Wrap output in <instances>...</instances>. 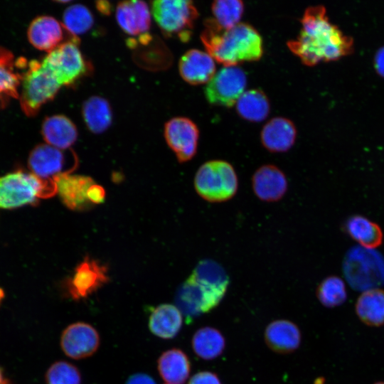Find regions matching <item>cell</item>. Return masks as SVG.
<instances>
[{"mask_svg": "<svg viewBox=\"0 0 384 384\" xmlns=\"http://www.w3.org/2000/svg\"><path fill=\"white\" fill-rule=\"evenodd\" d=\"M374 384H384V382H377V383H375Z\"/></svg>", "mask_w": 384, "mask_h": 384, "instance_id": "cell-42", "label": "cell"}, {"mask_svg": "<svg viewBox=\"0 0 384 384\" xmlns=\"http://www.w3.org/2000/svg\"><path fill=\"white\" fill-rule=\"evenodd\" d=\"M193 186L202 199L218 203L226 202L236 195L239 180L231 164L223 160H210L198 169Z\"/></svg>", "mask_w": 384, "mask_h": 384, "instance_id": "cell-4", "label": "cell"}, {"mask_svg": "<svg viewBox=\"0 0 384 384\" xmlns=\"http://www.w3.org/2000/svg\"><path fill=\"white\" fill-rule=\"evenodd\" d=\"M182 323L183 316L176 306L163 304L151 311L149 319V328L155 336L169 339L178 334Z\"/></svg>", "mask_w": 384, "mask_h": 384, "instance_id": "cell-24", "label": "cell"}, {"mask_svg": "<svg viewBox=\"0 0 384 384\" xmlns=\"http://www.w3.org/2000/svg\"><path fill=\"white\" fill-rule=\"evenodd\" d=\"M61 85L43 63L31 60L23 73L20 104L29 117L36 115L41 106L52 100Z\"/></svg>", "mask_w": 384, "mask_h": 384, "instance_id": "cell-7", "label": "cell"}, {"mask_svg": "<svg viewBox=\"0 0 384 384\" xmlns=\"http://www.w3.org/2000/svg\"><path fill=\"white\" fill-rule=\"evenodd\" d=\"M374 66L378 74L384 78V46L377 50L374 57Z\"/></svg>", "mask_w": 384, "mask_h": 384, "instance_id": "cell-38", "label": "cell"}, {"mask_svg": "<svg viewBox=\"0 0 384 384\" xmlns=\"http://www.w3.org/2000/svg\"><path fill=\"white\" fill-rule=\"evenodd\" d=\"M297 129L294 123L284 117H274L263 127L260 139L263 146L270 152L289 151L294 144Z\"/></svg>", "mask_w": 384, "mask_h": 384, "instance_id": "cell-20", "label": "cell"}, {"mask_svg": "<svg viewBox=\"0 0 384 384\" xmlns=\"http://www.w3.org/2000/svg\"><path fill=\"white\" fill-rule=\"evenodd\" d=\"M343 272L353 289H377L384 284V257L373 249L353 247L345 255Z\"/></svg>", "mask_w": 384, "mask_h": 384, "instance_id": "cell-6", "label": "cell"}, {"mask_svg": "<svg viewBox=\"0 0 384 384\" xmlns=\"http://www.w3.org/2000/svg\"><path fill=\"white\" fill-rule=\"evenodd\" d=\"M79 44V38L68 41L49 52L42 60L61 86L75 85L92 70Z\"/></svg>", "mask_w": 384, "mask_h": 384, "instance_id": "cell-9", "label": "cell"}, {"mask_svg": "<svg viewBox=\"0 0 384 384\" xmlns=\"http://www.w3.org/2000/svg\"><path fill=\"white\" fill-rule=\"evenodd\" d=\"M108 281L107 267L86 257L75 267L73 274L65 279L64 287L72 299L79 301L90 296Z\"/></svg>", "mask_w": 384, "mask_h": 384, "instance_id": "cell-11", "label": "cell"}, {"mask_svg": "<svg viewBox=\"0 0 384 384\" xmlns=\"http://www.w3.org/2000/svg\"><path fill=\"white\" fill-rule=\"evenodd\" d=\"M251 182L254 194L264 202L279 201L288 190L285 174L273 164L259 167L253 174Z\"/></svg>", "mask_w": 384, "mask_h": 384, "instance_id": "cell-17", "label": "cell"}, {"mask_svg": "<svg viewBox=\"0 0 384 384\" xmlns=\"http://www.w3.org/2000/svg\"><path fill=\"white\" fill-rule=\"evenodd\" d=\"M56 193L63 204L72 210H85L92 206L88 199V190L95 183L87 176L60 174L53 178Z\"/></svg>", "mask_w": 384, "mask_h": 384, "instance_id": "cell-15", "label": "cell"}, {"mask_svg": "<svg viewBox=\"0 0 384 384\" xmlns=\"http://www.w3.org/2000/svg\"><path fill=\"white\" fill-rule=\"evenodd\" d=\"M116 19L122 31L132 36L146 38L151 26V11L142 1H124L116 9Z\"/></svg>", "mask_w": 384, "mask_h": 384, "instance_id": "cell-18", "label": "cell"}, {"mask_svg": "<svg viewBox=\"0 0 384 384\" xmlns=\"http://www.w3.org/2000/svg\"><path fill=\"white\" fill-rule=\"evenodd\" d=\"M56 193L53 179L44 180L22 171L0 177V208L11 209L36 203Z\"/></svg>", "mask_w": 384, "mask_h": 384, "instance_id": "cell-5", "label": "cell"}, {"mask_svg": "<svg viewBox=\"0 0 384 384\" xmlns=\"http://www.w3.org/2000/svg\"><path fill=\"white\" fill-rule=\"evenodd\" d=\"M28 38L35 48L48 53L68 41L78 38L69 33L62 23L50 16L36 18L29 26Z\"/></svg>", "mask_w": 384, "mask_h": 384, "instance_id": "cell-16", "label": "cell"}, {"mask_svg": "<svg viewBox=\"0 0 384 384\" xmlns=\"http://www.w3.org/2000/svg\"><path fill=\"white\" fill-rule=\"evenodd\" d=\"M324 380L323 378H319L315 380L314 384H324Z\"/></svg>", "mask_w": 384, "mask_h": 384, "instance_id": "cell-41", "label": "cell"}, {"mask_svg": "<svg viewBox=\"0 0 384 384\" xmlns=\"http://www.w3.org/2000/svg\"><path fill=\"white\" fill-rule=\"evenodd\" d=\"M41 133L48 144L62 150L69 149L78 136L75 124L63 114L46 117L42 124Z\"/></svg>", "mask_w": 384, "mask_h": 384, "instance_id": "cell-22", "label": "cell"}, {"mask_svg": "<svg viewBox=\"0 0 384 384\" xmlns=\"http://www.w3.org/2000/svg\"><path fill=\"white\" fill-rule=\"evenodd\" d=\"M225 341L216 329L206 326L195 332L192 338V348L195 353L204 360L218 357L225 349Z\"/></svg>", "mask_w": 384, "mask_h": 384, "instance_id": "cell-30", "label": "cell"}, {"mask_svg": "<svg viewBox=\"0 0 384 384\" xmlns=\"http://www.w3.org/2000/svg\"><path fill=\"white\" fill-rule=\"evenodd\" d=\"M100 338L97 331L85 322L68 326L60 337V346L69 358L79 360L93 355L99 348Z\"/></svg>", "mask_w": 384, "mask_h": 384, "instance_id": "cell-14", "label": "cell"}, {"mask_svg": "<svg viewBox=\"0 0 384 384\" xmlns=\"http://www.w3.org/2000/svg\"><path fill=\"white\" fill-rule=\"evenodd\" d=\"M151 14L166 37L176 36L183 42L190 40L198 12L188 0H156L151 1Z\"/></svg>", "mask_w": 384, "mask_h": 384, "instance_id": "cell-8", "label": "cell"}, {"mask_svg": "<svg viewBox=\"0 0 384 384\" xmlns=\"http://www.w3.org/2000/svg\"><path fill=\"white\" fill-rule=\"evenodd\" d=\"M215 21L223 28H230L240 23L244 11L243 2L239 0H218L211 5Z\"/></svg>", "mask_w": 384, "mask_h": 384, "instance_id": "cell-33", "label": "cell"}, {"mask_svg": "<svg viewBox=\"0 0 384 384\" xmlns=\"http://www.w3.org/2000/svg\"><path fill=\"white\" fill-rule=\"evenodd\" d=\"M164 134L168 146L180 163L194 157L197 152L199 130L191 119L184 117L169 119L164 125Z\"/></svg>", "mask_w": 384, "mask_h": 384, "instance_id": "cell-13", "label": "cell"}, {"mask_svg": "<svg viewBox=\"0 0 384 384\" xmlns=\"http://www.w3.org/2000/svg\"><path fill=\"white\" fill-rule=\"evenodd\" d=\"M28 167L38 178L48 180L60 174L68 173L64 168L75 167L77 156L71 149L62 150L49 144H38L31 152Z\"/></svg>", "mask_w": 384, "mask_h": 384, "instance_id": "cell-12", "label": "cell"}, {"mask_svg": "<svg viewBox=\"0 0 384 384\" xmlns=\"http://www.w3.org/2000/svg\"><path fill=\"white\" fill-rule=\"evenodd\" d=\"M301 23L299 35L287 46L304 65L336 60L352 53L353 39L329 21L324 6L307 8Z\"/></svg>", "mask_w": 384, "mask_h": 384, "instance_id": "cell-1", "label": "cell"}, {"mask_svg": "<svg viewBox=\"0 0 384 384\" xmlns=\"http://www.w3.org/2000/svg\"><path fill=\"white\" fill-rule=\"evenodd\" d=\"M188 384H221V382L216 374L201 371L193 375Z\"/></svg>", "mask_w": 384, "mask_h": 384, "instance_id": "cell-35", "label": "cell"}, {"mask_svg": "<svg viewBox=\"0 0 384 384\" xmlns=\"http://www.w3.org/2000/svg\"><path fill=\"white\" fill-rule=\"evenodd\" d=\"M345 229L363 247L373 249L382 244L383 235L380 226L363 216L350 217Z\"/></svg>", "mask_w": 384, "mask_h": 384, "instance_id": "cell-28", "label": "cell"}, {"mask_svg": "<svg viewBox=\"0 0 384 384\" xmlns=\"http://www.w3.org/2000/svg\"><path fill=\"white\" fill-rule=\"evenodd\" d=\"M157 368L161 378L167 384H183L189 376L191 363L183 351L172 348L159 356Z\"/></svg>", "mask_w": 384, "mask_h": 384, "instance_id": "cell-25", "label": "cell"}, {"mask_svg": "<svg viewBox=\"0 0 384 384\" xmlns=\"http://www.w3.org/2000/svg\"><path fill=\"white\" fill-rule=\"evenodd\" d=\"M23 68H26L24 59L15 61L10 51L0 47V105L9 98L18 97V87L23 75L19 70Z\"/></svg>", "mask_w": 384, "mask_h": 384, "instance_id": "cell-23", "label": "cell"}, {"mask_svg": "<svg viewBox=\"0 0 384 384\" xmlns=\"http://www.w3.org/2000/svg\"><path fill=\"white\" fill-rule=\"evenodd\" d=\"M204 26L201 40L207 53L225 67L256 61L262 56V38L251 25L240 22L225 29L213 18H208Z\"/></svg>", "mask_w": 384, "mask_h": 384, "instance_id": "cell-3", "label": "cell"}, {"mask_svg": "<svg viewBox=\"0 0 384 384\" xmlns=\"http://www.w3.org/2000/svg\"><path fill=\"white\" fill-rule=\"evenodd\" d=\"M82 114L87 129L94 134L104 132L112 122L110 104L100 96H92L87 99L82 105Z\"/></svg>", "mask_w": 384, "mask_h": 384, "instance_id": "cell-26", "label": "cell"}, {"mask_svg": "<svg viewBox=\"0 0 384 384\" xmlns=\"http://www.w3.org/2000/svg\"><path fill=\"white\" fill-rule=\"evenodd\" d=\"M360 320L370 326L384 324V290L379 288L363 292L356 304Z\"/></svg>", "mask_w": 384, "mask_h": 384, "instance_id": "cell-27", "label": "cell"}, {"mask_svg": "<svg viewBox=\"0 0 384 384\" xmlns=\"http://www.w3.org/2000/svg\"><path fill=\"white\" fill-rule=\"evenodd\" d=\"M96 7L99 12L104 15L110 14L111 11V4L106 1H99L96 2Z\"/></svg>", "mask_w": 384, "mask_h": 384, "instance_id": "cell-39", "label": "cell"}, {"mask_svg": "<svg viewBox=\"0 0 384 384\" xmlns=\"http://www.w3.org/2000/svg\"><path fill=\"white\" fill-rule=\"evenodd\" d=\"M214 59L207 53L191 49L181 58L178 70L184 81L192 85L208 83L215 74Z\"/></svg>", "mask_w": 384, "mask_h": 384, "instance_id": "cell-19", "label": "cell"}, {"mask_svg": "<svg viewBox=\"0 0 384 384\" xmlns=\"http://www.w3.org/2000/svg\"><path fill=\"white\" fill-rule=\"evenodd\" d=\"M267 95L259 89L245 91L236 102V110L243 119L250 122H262L270 112Z\"/></svg>", "mask_w": 384, "mask_h": 384, "instance_id": "cell-29", "label": "cell"}, {"mask_svg": "<svg viewBox=\"0 0 384 384\" xmlns=\"http://www.w3.org/2000/svg\"><path fill=\"white\" fill-rule=\"evenodd\" d=\"M62 24L69 33L78 37L92 27L94 18L91 11L85 6L74 4L65 10Z\"/></svg>", "mask_w": 384, "mask_h": 384, "instance_id": "cell-31", "label": "cell"}, {"mask_svg": "<svg viewBox=\"0 0 384 384\" xmlns=\"http://www.w3.org/2000/svg\"><path fill=\"white\" fill-rule=\"evenodd\" d=\"M46 384H81L78 368L67 361L53 363L46 373Z\"/></svg>", "mask_w": 384, "mask_h": 384, "instance_id": "cell-34", "label": "cell"}, {"mask_svg": "<svg viewBox=\"0 0 384 384\" xmlns=\"http://www.w3.org/2000/svg\"><path fill=\"white\" fill-rule=\"evenodd\" d=\"M246 84V74L240 68L224 66L207 83L205 96L211 105L230 107L245 92Z\"/></svg>", "mask_w": 384, "mask_h": 384, "instance_id": "cell-10", "label": "cell"}, {"mask_svg": "<svg viewBox=\"0 0 384 384\" xmlns=\"http://www.w3.org/2000/svg\"><path fill=\"white\" fill-rule=\"evenodd\" d=\"M167 384V383H166Z\"/></svg>", "mask_w": 384, "mask_h": 384, "instance_id": "cell-43", "label": "cell"}, {"mask_svg": "<svg viewBox=\"0 0 384 384\" xmlns=\"http://www.w3.org/2000/svg\"><path fill=\"white\" fill-rule=\"evenodd\" d=\"M0 384H7V381L4 379L1 368H0Z\"/></svg>", "mask_w": 384, "mask_h": 384, "instance_id": "cell-40", "label": "cell"}, {"mask_svg": "<svg viewBox=\"0 0 384 384\" xmlns=\"http://www.w3.org/2000/svg\"><path fill=\"white\" fill-rule=\"evenodd\" d=\"M88 199L93 205L102 203L105 199V191L101 186L94 183L87 193Z\"/></svg>", "mask_w": 384, "mask_h": 384, "instance_id": "cell-36", "label": "cell"}, {"mask_svg": "<svg viewBox=\"0 0 384 384\" xmlns=\"http://www.w3.org/2000/svg\"><path fill=\"white\" fill-rule=\"evenodd\" d=\"M125 384H156L154 380L144 373H136L131 375Z\"/></svg>", "mask_w": 384, "mask_h": 384, "instance_id": "cell-37", "label": "cell"}, {"mask_svg": "<svg viewBox=\"0 0 384 384\" xmlns=\"http://www.w3.org/2000/svg\"><path fill=\"white\" fill-rule=\"evenodd\" d=\"M265 341L274 352L290 353L299 348L301 332L294 323L286 319H278L272 321L266 327Z\"/></svg>", "mask_w": 384, "mask_h": 384, "instance_id": "cell-21", "label": "cell"}, {"mask_svg": "<svg viewBox=\"0 0 384 384\" xmlns=\"http://www.w3.org/2000/svg\"><path fill=\"white\" fill-rule=\"evenodd\" d=\"M230 279L225 269L217 262L200 261L178 289L176 307L187 320L215 308L226 294Z\"/></svg>", "mask_w": 384, "mask_h": 384, "instance_id": "cell-2", "label": "cell"}, {"mask_svg": "<svg viewBox=\"0 0 384 384\" xmlns=\"http://www.w3.org/2000/svg\"><path fill=\"white\" fill-rule=\"evenodd\" d=\"M316 294L321 304L329 308L341 305L347 298L344 282L335 275L323 279L317 287Z\"/></svg>", "mask_w": 384, "mask_h": 384, "instance_id": "cell-32", "label": "cell"}]
</instances>
